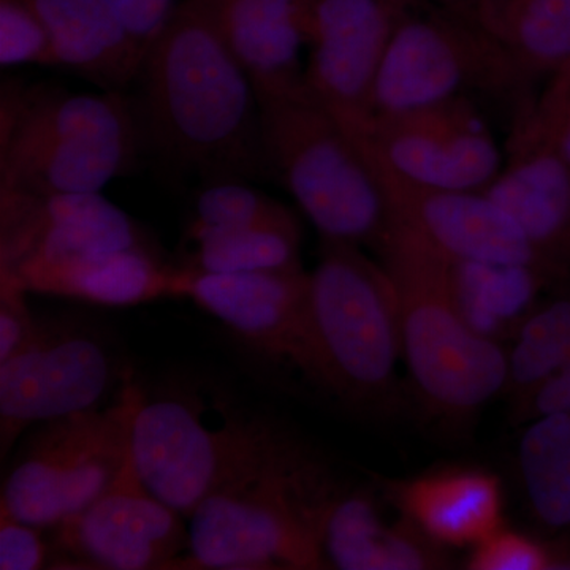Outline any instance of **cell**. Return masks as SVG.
<instances>
[{
	"mask_svg": "<svg viewBox=\"0 0 570 570\" xmlns=\"http://www.w3.org/2000/svg\"><path fill=\"white\" fill-rule=\"evenodd\" d=\"M96 326L71 316L37 318L28 343L0 362V455L31 426L104 406L122 379Z\"/></svg>",
	"mask_w": 570,
	"mask_h": 570,
	"instance_id": "9c48e42d",
	"label": "cell"
},
{
	"mask_svg": "<svg viewBox=\"0 0 570 570\" xmlns=\"http://www.w3.org/2000/svg\"><path fill=\"white\" fill-rule=\"evenodd\" d=\"M401 355L396 296L384 265L360 246L322 239L309 273L303 374L347 407L390 412Z\"/></svg>",
	"mask_w": 570,
	"mask_h": 570,
	"instance_id": "277c9868",
	"label": "cell"
},
{
	"mask_svg": "<svg viewBox=\"0 0 570 570\" xmlns=\"http://www.w3.org/2000/svg\"><path fill=\"white\" fill-rule=\"evenodd\" d=\"M50 32L58 67L102 91H126L138 80L145 55L112 0H29Z\"/></svg>",
	"mask_w": 570,
	"mask_h": 570,
	"instance_id": "ffe728a7",
	"label": "cell"
},
{
	"mask_svg": "<svg viewBox=\"0 0 570 570\" xmlns=\"http://www.w3.org/2000/svg\"><path fill=\"white\" fill-rule=\"evenodd\" d=\"M560 279L538 266L453 262V287L464 321L499 344L517 336L540 298Z\"/></svg>",
	"mask_w": 570,
	"mask_h": 570,
	"instance_id": "603a6c76",
	"label": "cell"
},
{
	"mask_svg": "<svg viewBox=\"0 0 570 570\" xmlns=\"http://www.w3.org/2000/svg\"><path fill=\"white\" fill-rule=\"evenodd\" d=\"M255 92L269 176L283 183L322 239L376 249L393 217L358 145L305 80Z\"/></svg>",
	"mask_w": 570,
	"mask_h": 570,
	"instance_id": "5b68a950",
	"label": "cell"
},
{
	"mask_svg": "<svg viewBox=\"0 0 570 570\" xmlns=\"http://www.w3.org/2000/svg\"><path fill=\"white\" fill-rule=\"evenodd\" d=\"M41 528L0 512V569L37 570L50 568L51 547Z\"/></svg>",
	"mask_w": 570,
	"mask_h": 570,
	"instance_id": "1f68e13d",
	"label": "cell"
},
{
	"mask_svg": "<svg viewBox=\"0 0 570 570\" xmlns=\"http://www.w3.org/2000/svg\"><path fill=\"white\" fill-rule=\"evenodd\" d=\"M532 97L510 116L504 164L483 193L510 214L557 272L568 275L570 170L532 110Z\"/></svg>",
	"mask_w": 570,
	"mask_h": 570,
	"instance_id": "2e32d148",
	"label": "cell"
},
{
	"mask_svg": "<svg viewBox=\"0 0 570 570\" xmlns=\"http://www.w3.org/2000/svg\"><path fill=\"white\" fill-rule=\"evenodd\" d=\"M535 86L478 18L426 2L390 41L371 94V119L460 96L497 104L510 118L538 92Z\"/></svg>",
	"mask_w": 570,
	"mask_h": 570,
	"instance_id": "52a82bcc",
	"label": "cell"
},
{
	"mask_svg": "<svg viewBox=\"0 0 570 570\" xmlns=\"http://www.w3.org/2000/svg\"><path fill=\"white\" fill-rule=\"evenodd\" d=\"M154 249L140 225L100 193L0 190V273L111 250Z\"/></svg>",
	"mask_w": 570,
	"mask_h": 570,
	"instance_id": "4fadbf2b",
	"label": "cell"
},
{
	"mask_svg": "<svg viewBox=\"0 0 570 570\" xmlns=\"http://www.w3.org/2000/svg\"><path fill=\"white\" fill-rule=\"evenodd\" d=\"M340 483L298 439L214 490L187 517L179 569H328L321 520Z\"/></svg>",
	"mask_w": 570,
	"mask_h": 570,
	"instance_id": "3957f363",
	"label": "cell"
},
{
	"mask_svg": "<svg viewBox=\"0 0 570 570\" xmlns=\"http://www.w3.org/2000/svg\"><path fill=\"white\" fill-rule=\"evenodd\" d=\"M137 47L146 56L178 2L176 0H112Z\"/></svg>",
	"mask_w": 570,
	"mask_h": 570,
	"instance_id": "836d02e7",
	"label": "cell"
},
{
	"mask_svg": "<svg viewBox=\"0 0 570 570\" xmlns=\"http://www.w3.org/2000/svg\"><path fill=\"white\" fill-rule=\"evenodd\" d=\"M141 395L142 389L127 377L115 401L40 423L7 474L0 512L52 530L88 508L129 459Z\"/></svg>",
	"mask_w": 570,
	"mask_h": 570,
	"instance_id": "ba28073f",
	"label": "cell"
},
{
	"mask_svg": "<svg viewBox=\"0 0 570 570\" xmlns=\"http://www.w3.org/2000/svg\"><path fill=\"white\" fill-rule=\"evenodd\" d=\"M142 148L130 142L61 138L0 149V190L28 195L100 193L132 170Z\"/></svg>",
	"mask_w": 570,
	"mask_h": 570,
	"instance_id": "44dd1931",
	"label": "cell"
},
{
	"mask_svg": "<svg viewBox=\"0 0 570 570\" xmlns=\"http://www.w3.org/2000/svg\"><path fill=\"white\" fill-rule=\"evenodd\" d=\"M389 501L438 546L474 547L504 527V494L497 475L449 468L409 480H385Z\"/></svg>",
	"mask_w": 570,
	"mask_h": 570,
	"instance_id": "ac0fdd59",
	"label": "cell"
},
{
	"mask_svg": "<svg viewBox=\"0 0 570 570\" xmlns=\"http://www.w3.org/2000/svg\"><path fill=\"white\" fill-rule=\"evenodd\" d=\"M298 224L281 202L249 186L246 179L205 183L194 202L186 235L258 225Z\"/></svg>",
	"mask_w": 570,
	"mask_h": 570,
	"instance_id": "83f0119b",
	"label": "cell"
},
{
	"mask_svg": "<svg viewBox=\"0 0 570 570\" xmlns=\"http://www.w3.org/2000/svg\"><path fill=\"white\" fill-rule=\"evenodd\" d=\"M569 362L570 273L547 291L513 337L502 392L509 415Z\"/></svg>",
	"mask_w": 570,
	"mask_h": 570,
	"instance_id": "d4e9b609",
	"label": "cell"
},
{
	"mask_svg": "<svg viewBox=\"0 0 570 570\" xmlns=\"http://www.w3.org/2000/svg\"><path fill=\"white\" fill-rule=\"evenodd\" d=\"M29 292L14 281L0 277V362H6L32 336L37 318L29 309Z\"/></svg>",
	"mask_w": 570,
	"mask_h": 570,
	"instance_id": "d6a6232c",
	"label": "cell"
},
{
	"mask_svg": "<svg viewBox=\"0 0 570 570\" xmlns=\"http://www.w3.org/2000/svg\"><path fill=\"white\" fill-rule=\"evenodd\" d=\"M355 142L371 167L431 189L483 193L504 164V142L471 96L376 116Z\"/></svg>",
	"mask_w": 570,
	"mask_h": 570,
	"instance_id": "30bf717a",
	"label": "cell"
},
{
	"mask_svg": "<svg viewBox=\"0 0 570 570\" xmlns=\"http://www.w3.org/2000/svg\"><path fill=\"white\" fill-rule=\"evenodd\" d=\"M311 0H219L228 47L258 89L305 80L302 51Z\"/></svg>",
	"mask_w": 570,
	"mask_h": 570,
	"instance_id": "7402d4cb",
	"label": "cell"
},
{
	"mask_svg": "<svg viewBox=\"0 0 570 570\" xmlns=\"http://www.w3.org/2000/svg\"><path fill=\"white\" fill-rule=\"evenodd\" d=\"M374 250L395 291L401 352L423 414L464 430L504 392L508 352L464 321L448 255L395 219Z\"/></svg>",
	"mask_w": 570,
	"mask_h": 570,
	"instance_id": "7a4b0ae2",
	"label": "cell"
},
{
	"mask_svg": "<svg viewBox=\"0 0 570 570\" xmlns=\"http://www.w3.org/2000/svg\"><path fill=\"white\" fill-rule=\"evenodd\" d=\"M554 412H570V362L553 374L512 415L510 422L524 425Z\"/></svg>",
	"mask_w": 570,
	"mask_h": 570,
	"instance_id": "e575fe53",
	"label": "cell"
},
{
	"mask_svg": "<svg viewBox=\"0 0 570 570\" xmlns=\"http://www.w3.org/2000/svg\"><path fill=\"white\" fill-rule=\"evenodd\" d=\"M302 230L294 225H258L186 235L179 268L212 275L302 269Z\"/></svg>",
	"mask_w": 570,
	"mask_h": 570,
	"instance_id": "484cf974",
	"label": "cell"
},
{
	"mask_svg": "<svg viewBox=\"0 0 570 570\" xmlns=\"http://www.w3.org/2000/svg\"><path fill=\"white\" fill-rule=\"evenodd\" d=\"M519 472L532 520L547 534L570 531V412L524 423Z\"/></svg>",
	"mask_w": 570,
	"mask_h": 570,
	"instance_id": "cb8c5ba5",
	"label": "cell"
},
{
	"mask_svg": "<svg viewBox=\"0 0 570 570\" xmlns=\"http://www.w3.org/2000/svg\"><path fill=\"white\" fill-rule=\"evenodd\" d=\"M176 268L175 296L193 299L258 354L305 373L309 273L212 275Z\"/></svg>",
	"mask_w": 570,
	"mask_h": 570,
	"instance_id": "9a60e30c",
	"label": "cell"
},
{
	"mask_svg": "<svg viewBox=\"0 0 570 570\" xmlns=\"http://www.w3.org/2000/svg\"><path fill=\"white\" fill-rule=\"evenodd\" d=\"M291 438L223 390L190 382L154 395L142 390L130 450L146 489L187 519L214 490Z\"/></svg>",
	"mask_w": 570,
	"mask_h": 570,
	"instance_id": "8992f818",
	"label": "cell"
},
{
	"mask_svg": "<svg viewBox=\"0 0 570 570\" xmlns=\"http://www.w3.org/2000/svg\"><path fill=\"white\" fill-rule=\"evenodd\" d=\"M217 2L181 0L146 52L135 102L142 151L202 184L266 178L257 92L220 31Z\"/></svg>",
	"mask_w": 570,
	"mask_h": 570,
	"instance_id": "6da1fadb",
	"label": "cell"
},
{
	"mask_svg": "<svg viewBox=\"0 0 570 570\" xmlns=\"http://www.w3.org/2000/svg\"><path fill=\"white\" fill-rule=\"evenodd\" d=\"M184 519L146 489L130 450L115 482L52 528V569H179L189 553Z\"/></svg>",
	"mask_w": 570,
	"mask_h": 570,
	"instance_id": "8fae6325",
	"label": "cell"
},
{
	"mask_svg": "<svg viewBox=\"0 0 570 570\" xmlns=\"http://www.w3.org/2000/svg\"><path fill=\"white\" fill-rule=\"evenodd\" d=\"M531 105L570 170V63L543 81Z\"/></svg>",
	"mask_w": 570,
	"mask_h": 570,
	"instance_id": "4dcf8cb0",
	"label": "cell"
},
{
	"mask_svg": "<svg viewBox=\"0 0 570 570\" xmlns=\"http://www.w3.org/2000/svg\"><path fill=\"white\" fill-rule=\"evenodd\" d=\"M322 553L328 569L430 570L449 568L444 547L401 515L389 521L370 490L341 487L322 515Z\"/></svg>",
	"mask_w": 570,
	"mask_h": 570,
	"instance_id": "e0dca14e",
	"label": "cell"
},
{
	"mask_svg": "<svg viewBox=\"0 0 570 570\" xmlns=\"http://www.w3.org/2000/svg\"><path fill=\"white\" fill-rule=\"evenodd\" d=\"M178 268L156 250H111L21 266L0 277L14 281L29 294L62 296L91 305L124 307L175 296Z\"/></svg>",
	"mask_w": 570,
	"mask_h": 570,
	"instance_id": "d6986e66",
	"label": "cell"
},
{
	"mask_svg": "<svg viewBox=\"0 0 570 570\" xmlns=\"http://www.w3.org/2000/svg\"><path fill=\"white\" fill-rule=\"evenodd\" d=\"M430 0H311L305 82L356 140L371 121V94L390 41Z\"/></svg>",
	"mask_w": 570,
	"mask_h": 570,
	"instance_id": "7c38bea8",
	"label": "cell"
},
{
	"mask_svg": "<svg viewBox=\"0 0 570 570\" xmlns=\"http://www.w3.org/2000/svg\"><path fill=\"white\" fill-rule=\"evenodd\" d=\"M2 67H58L47 26L29 0H0Z\"/></svg>",
	"mask_w": 570,
	"mask_h": 570,
	"instance_id": "f546056e",
	"label": "cell"
},
{
	"mask_svg": "<svg viewBox=\"0 0 570 570\" xmlns=\"http://www.w3.org/2000/svg\"><path fill=\"white\" fill-rule=\"evenodd\" d=\"M472 3H474V0H463V6H461L460 10L468 11L469 13V11H471Z\"/></svg>",
	"mask_w": 570,
	"mask_h": 570,
	"instance_id": "74e56055",
	"label": "cell"
},
{
	"mask_svg": "<svg viewBox=\"0 0 570 570\" xmlns=\"http://www.w3.org/2000/svg\"><path fill=\"white\" fill-rule=\"evenodd\" d=\"M430 2L438 3V6L452 7V9H461L463 0H430Z\"/></svg>",
	"mask_w": 570,
	"mask_h": 570,
	"instance_id": "8d00e7d4",
	"label": "cell"
},
{
	"mask_svg": "<svg viewBox=\"0 0 570 570\" xmlns=\"http://www.w3.org/2000/svg\"><path fill=\"white\" fill-rule=\"evenodd\" d=\"M371 168L393 219L422 236L450 261L538 266L551 275L566 276L535 250L520 225L485 193L431 189Z\"/></svg>",
	"mask_w": 570,
	"mask_h": 570,
	"instance_id": "5bb4252c",
	"label": "cell"
},
{
	"mask_svg": "<svg viewBox=\"0 0 570 570\" xmlns=\"http://www.w3.org/2000/svg\"><path fill=\"white\" fill-rule=\"evenodd\" d=\"M499 0H474L472 3L471 11L469 13L474 14L475 18L483 26L487 24L493 17L494 10H497Z\"/></svg>",
	"mask_w": 570,
	"mask_h": 570,
	"instance_id": "d590c367",
	"label": "cell"
},
{
	"mask_svg": "<svg viewBox=\"0 0 570 570\" xmlns=\"http://www.w3.org/2000/svg\"><path fill=\"white\" fill-rule=\"evenodd\" d=\"M485 28L535 82L570 63V0H499Z\"/></svg>",
	"mask_w": 570,
	"mask_h": 570,
	"instance_id": "4316f807",
	"label": "cell"
},
{
	"mask_svg": "<svg viewBox=\"0 0 570 570\" xmlns=\"http://www.w3.org/2000/svg\"><path fill=\"white\" fill-rule=\"evenodd\" d=\"M472 570L570 569V540L543 542L501 527L472 547L468 558Z\"/></svg>",
	"mask_w": 570,
	"mask_h": 570,
	"instance_id": "f1b7e54d",
	"label": "cell"
},
{
	"mask_svg": "<svg viewBox=\"0 0 570 570\" xmlns=\"http://www.w3.org/2000/svg\"><path fill=\"white\" fill-rule=\"evenodd\" d=\"M570 532V531H569ZM570 539V538H569Z\"/></svg>",
	"mask_w": 570,
	"mask_h": 570,
	"instance_id": "f35d334b",
	"label": "cell"
}]
</instances>
